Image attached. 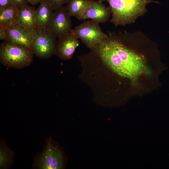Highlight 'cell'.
<instances>
[{
  "label": "cell",
  "instance_id": "obj_6",
  "mask_svg": "<svg viewBox=\"0 0 169 169\" xmlns=\"http://www.w3.org/2000/svg\"><path fill=\"white\" fill-rule=\"evenodd\" d=\"M99 23L92 20L84 21L73 30L88 47L93 48L103 43L108 37L107 34L102 32Z\"/></svg>",
  "mask_w": 169,
  "mask_h": 169
},
{
  "label": "cell",
  "instance_id": "obj_16",
  "mask_svg": "<svg viewBox=\"0 0 169 169\" xmlns=\"http://www.w3.org/2000/svg\"><path fill=\"white\" fill-rule=\"evenodd\" d=\"M47 1L54 11L60 8L64 4H67L69 0H47Z\"/></svg>",
  "mask_w": 169,
  "mask_h": 169
},
{
  "label": "cell",
  "instance_id": "obj_10",
  "mask_svg": "<svg viewBox=\"0 0 169 169\" xmlns=\"http://www.w3.org/2000/svg\"><path fill=\"white\" fill-rule=\"evenodd\" d=\"M111 13L110 8L106 7L102 2L92 0L88 8L76 18L79 20L91 19L99 23H105L109 20Z\"/></svg>",
  "mask_w": 169,
  "mask_h": 169
},
{
  "label": "cell",
  "instance_id": "obj_5",
  "mask_svg": "<svg viewBox=\"0 0 169 169\" xmlns=\"http://www.w3.org/2000/svg\"><path fill=\"white\" fill-rule=\"evenodd\" d=\"M33 33L34 54L45 59L55 54L57 38L48 28L37 26Z\"/></svg>",
  "mask_w": 169,
  "mask_h": 169
},
{
  "label": "cell",
  "instance_id": "obj_7",
  "mask_svg": "<svg viewBox=\"0 0 169 169\" xmlns=\"http://www.w3.org/2000/svg\"><path fill=\"white\" fill-rule=\"evenodd\" d=\"M71 17L63 6L54 11L47 28L57 38L66 35L72 30Z\"/></svg>",
  "mask_w": 169,
  "mask_h": 169
},
{
  "label": "cell",
  "instance_id": "obj_3",
  "mask_svg": "<svg viewBox=\"0 0 169 169\" xmlns=\"http://www.w3.org/2000/svg\"><path fill=\"white\" fill-rule=\"evenodd\" d=\"M68 159L59 144L51 136L46 138L41 152L34 157L32 167L33 169H64L67 165Z\"/></svg>",
  "mask_w": 169,
  "mask_h": 169
},
{
  "label": "cell",
  "instance_id": "obj_17",
  "mask_svg": "<svg viewBox=\"0 0 169 169\" xmlns=\"http://www.w3.org/2000/svg\"><path fill=\"white\" fill-rule=\"evenodd\" d=\"M14 7L12 0H0V8L6 9Z\"/></svg>",
  "mask_w": 169,
  "mask_h": 169
},
{
  "label": "cell",
  "instance_id": "obj_15",
  "mask_svg": "<svg viewBox=\"0 0 169 169\" xmlns=\"http://www.w3.org/2000/svg\"><path fill=\"white\" fill-rule=\"evenodd\" d=\"M17 9L15 7L6 9L0 8V26L6 28L18 23Z\"/></svg>",
  "mask_w": 169,
  "mask_h": 169
},
{
  "label": "cell",
  "instance_id": "obj_9",
  "mask_svg": "<svg viewBox=\"0 0 169 169\" xmlns=\"http://www.w3.org/2000/svg\"><path fill=\"white\" fill-rule=\"evenodd\" d=\"M7 32L6 41L28 47L33 51V35L18 23L5 28Z\"/></svg>",
  "mask_w": 169,
  "mask_h": 169
},
{
  "label": "cell",
  "instance_id": "obj_8",
  "mask_svg": "<svg viewBox=\"0 0 169 169\" xmlns=\"http://www.w3.org/2000/svg\"><path fill=\"white\" fill-rule=\"evenodd\" d=\"M79 38L72 30L68 33L58 38L55 54L63 60L71 59L79 44Z\"/></svg>",
  "mask_w": 169,
  "mask_h": 169
},
{
  "label": "cell",
  "instance_id": "obj_12",
  "mask_svg": "<svg viewBox=\"0 0 169 169\" xmlns=\"http://www.w3.org/2000/svg\"><path fill=\"white\" fill-rule=\"evenodd\" d=\"M36 10L37 26L47 28L52 19L54 10L47 0H43Z\"/></svg>",
  "mask_w": 169,
  "mask_h": 169
},
{
  "label": "cell",
  "instance_id": "obj_1",
  "mask_svg": "<svg viewBox=\"0 0 169 169\" xmlns=\"http://www.w3.org/2000/svg\"><path fill=\"white\" fill-rule=\"evenodd\" d=\"M95 47L103 62L121 76L135 78L145 71L141 57L111 36Z\"/></svg>",
  "mask_w": 169,
  "mask_h": 169
},
{
  "label": "cell",
  "instance_id": "obj_11",
  "mask_svg": "<svg viewBox=\"0 0 169 169\" xmlns=\"http://www.w3.org/2000/svg\"><path fill=\"white\" fill-rule=\"evenodd\" d=\"M36 10L35 8L28 5L17 9L18 23L32 33L37 27Z\"/></svg>",
  "mask_w": 169,
  "mask_h": 169
},
{
  "label": "cell",
  "instance_id": "obj_2",
  "mask_svg": "<svg viewBox=\"0 0 169 169\" xmlns=\"http://www.w3.org/2000/svg\"><path fill=\"white\" fill-rule=\"evenodd\" d=\"M107 2L112 13L110 22L115 26H124L134 22L147 11L148 3L158 2L152 0H98Z\"/></svg>",
  "mask_w": 169,
  "mask_h": 169
},
{
  "label": "cell",
  "instance_id": "obj_13",
  "mask_svg": "<svg viewBox=\"0 0 169 169\" xmlns=\"http://www.w3.org/2000/svg\"><path fill=\"white\" fill-rule=\"evenodd\" d=\"M14 152L9 148L6 141L0 139V169H9L14 163Z\"/></svg>",
  "mask_w": 169,
  "mask_h": 169
},
{
  "label": "cell",
  "instance_id": "obj_4",
  "mask_svg": "<svg viewBox=\"0 0 169 169\" xmlns=\"http://www.w3.org/2000/svg\"><path fill=\"white\" fill-rule=\"evenodd\" d=\"M32 50L23 45L4 41L0 45V62L10 68L21 69L33 61Z\"/></svg>",
  "mask_w": 169,
  "mask_h": 169
},
{
  "label": "cell",
  "instance_id": "obj_18",
  "mask_svg": "<svg viewBox=\"0 0 169 169\" xmlns=\"http://www.w3.org/2000/svg\"><path fill=\"white\" fill-rule=\"evenodd\" d=\"M14 6L17 8L28 5V0H12Z\"/></svg>",
  "mask_w": 169,
  "mask_h": 169
},
{
  "label": "cell",
  "instance_id": "obj_14",
  "mask_svg": "<svg viewBox=\"0 0 169 169\" xmlns=\"http://www.w3.org/2000/svg\"><path fill=\"white\" fill-rule=\"evenodd\" d=\"M91 1L92 0H69L65 7L71 17H76L88 8Z\"/></svg>",
  "mask_w": 169,
  "mask_h": 169
},
{
  "label": "cell",
  "instance_id": "obj_19",
  "mask_svg": "<svg viewBox=\"0 0 169 169\" xmlns=\"http://www.w3.org/2000/svg\"><path fill=\"white\" fill-rule=\"evenodd\" d=\"M7 36V32L5 28L0 26V40L5 41Z\"/></svg>",
  "mask_w": 169,
  "mask_h": 169
},
{
  "label": "cell",
  "instance_id": "obj_20",
  "mask_svg": "<svg viewBox=\"0 0 169 169\" xmlns=\"http://www.w3.org/2000/svg\"><path fill=\"white\" fill-rule=\"evenodd\" d=\"M43 0H28L29 3L32 5H35L40 3Z\"/></svg>",
  "mask_w": 169,
  "mask_h": 169
}]
</instances>
